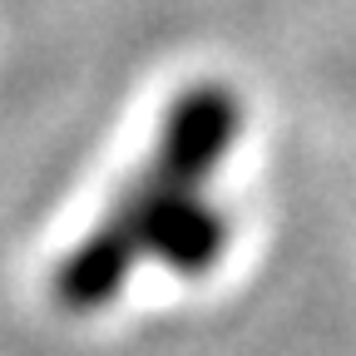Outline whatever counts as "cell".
Wrapping results in <instances>:
<instances>
[{
  "label": "cell",
  "mask_w": 356,
  "mask_h": 356,
  "mask_svg": "<svg viewBox=\"0 0 356 356\" xmlns=\"http://www.w3.org/2000/svg\"><path fill=\"white\" fill-rule=\"evenodd\" d=\"M243 129V104L228 84H193L163 114L149 163L89 228L55 273V297L70 312L114 302L134 267L159 257L184 277H203L228 248V218L208 203V178Z\"/></svg>",
  "instance_id": "1"
}]
</instances>
